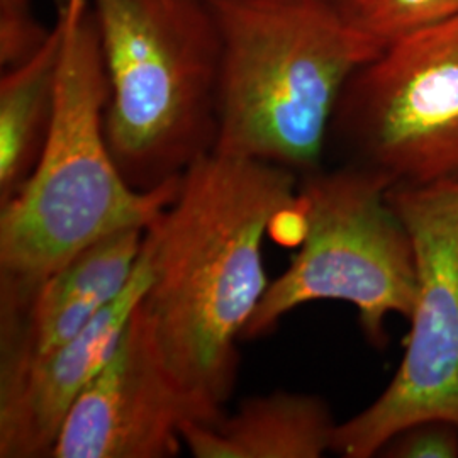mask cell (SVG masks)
I'll return each mask as SVG.
<instances>
[{
	"label": "cell",
	"instance_id": "15",
	"mask_svg": "<svg viewBox=\"0 0 458 458\" xmlns=\"http://www.w3.org/2000/svg\"><path fill=\"white\" fill-rule=\"evenodd\" d=\"M378 457L458 458V426L445 420H426L395 433Z\"/></svg>",
	"mask_w": 458,
	"mask_h": 458
},
{
	"label": "cell",
	"instance_id": "4",
	"mask_svg": "<svg viewBox=\"0 0 458 458\" xmlns=\"http://www.w3.org/2000/svg\"><path fill=\"white\" fill-rule=\"evenodd\" d=\"M109 81L106 138L148 192L213 153L221 34L209 0H89Z\"/></svg>",
	"mask_w": 458,
	"mask_h": 458
},
{
	"label": "cell",
	"instance_id": "1",
	"mask_svg": "<svg viewBox=\"0 0 458 458\" xmlns=\"http://www.w3.org/2000/svg\"><path fill=\"white\" fill-rule=\"evenodd\" d=\"M293 170L209 153L181 175L179 192L145 229L149 284L141 310L182 384L225 408L236 384L238 344L270 282L263 242L299 214Z\"/></svg>",
	"mask_w": 458,
	"mask_h": 458
},
{
	"label": "cell",
	"instance_id": "3",
	"mask_svg": "<svg viewBox=\"0 0 458 458\" xmlns=\"http://www.w3.org/2000/svg\"><path fill=\"white\" fill-rule=\"evenodd\" d=\"M64 51L47 147L31 177L0 204V289L48 277L83 248L124 229H147L179 192L181 177L132 189L106 138L109 81L89 0H62Z\"/></svg>",
	"mask_w": 458,
	"mask_h": 458
},
{
	"label": "cell",
	"instance_id": "8",
	"mask_svg": "<svg viewBox=\"0 0 458 458\" xmlns=\"http://www.w3.org/2000/svg\"><path fill=\"white\" fill-rule=\"evenodd\" d=\"M223 411L172 372L138 304L113 357L70 411L49 458L177 457L185 448L183 428Z\"/></svg>",
	"mask_w": 458,
	"mask_h": 458
},
{
	"label": "cell",
	"instance_id": "16",
	"mask_svg": "<svg viewBox=\"0 0 458 458\" xmlns=\"http://www.w3.org/2000/svg\"><path fill=\"white\" fill-rule=\"evenodd\" d=\"M336 2L353 17H357V14L361 11V7H363V4H365V0H336Z\"/></svg>",
	"mask_w": 458,
	"mask_h": 458
},
{
	"label": "cell",
	"instance_id": "9",
	"mask_svg": "<svg viewBox=\"0 0 458 458\" xmlns=\"http://www.w3.org/2000/svg\"><path fill=\"white\" fill-rule=\"evenodd\" d=\"M145 229L92 243L28 289H0V377L14 374L81 335L131 282Z\"/></svg>",
	"mask_w": 458,
	"mask_h": 458
},
{
	"label": "cell",
	"instance_id": "13",
	"mask_svg": "<svg viewBox=\"0 0 458 458\" xmlns=\"http://www.w3.org/2000/svg\"><path fill=\"white\" fill-rule=\"evenodd\" d=\"M458 14V0H365L355 17L377 48Z\"/></svg>",
	"mask_w": 458,
	"mask_h": 458
},
{
	"label": "cell",
	"instance_id": "6",
	"mask_svg": "<svg viewBox=\"0 0 458 458\" xmlns=\"http://www.w3.org/2000/svg\"><path fill=\"white\" fill-rule=\"evenodd\" d=\"M329 145L342 164L394 185L458 181V14L394 41L355 72Z\"/></svg>",
	"mask_w": 458,
	"mask_h": 458
},
{
	"label": "cell",
	"instance_id": "7",
	"mask_svg": "<svg viewBox=\"0 0 458 458\" xmlns=\"http://www.w3.org/2000/svg\"><path fill=\"white\" fill-rule=\"evenodd\" d=\"M410 231L418 291L403 360L376 401L338 423L331 452L377 457L395 433L426 420L458 426V181L393 185Z\"/></svg>",
	"mask_w": 458,
	"mask_h": 458
},
{
	"label": "cell",
	"instance_id": "11",
	"mask_svg": "<svg viewBox=\"0 0 458 458\" xmlns=\"http://www.w3.org/2000/svg\"><path fill=\"white\" fill-rule=\"evenodd\" d=\"M338 421L319 395L274 391L246 397L231 414L189 423L183 446L196 458H319Z\"/></svg>",
	"mask_w": 458,
	"mask_h": 458
},
{
	"label": "cell",
	"instance_id": "14",
	"mask_svg": "<svg viewBox=\"0 0 458 458\" xmlns=\"http://www.w3.org/2000/svg\"><path fill=\"white\" fill-rule=\"evenodd\" d=\"M51 28L34 14L33 0H0V66L9 68L45 45Z\"/></svg>",
	"mask_w": 458,
	"mask_h": 458
},
{
	"label": "cell",
	"instance_id": "2",
	"mask_svg": "<svg viewBox=\"0 0 458 458\" xmlns=\"http://www.w3.org/2000/svg\"><path fill=\"white\" fill-rule=\"evenodd\" d=\"M221 34L216 153L325 166L346 83L380 53L336 0H209Z\"/></svg>",
	"mask_w": 458,
	"mask_h": 458
},
{
	"label": "cell",
	"instance_id": "12",
	"mask_svg": "<svg viewBox=\"0 0 458 458\" xmlns=\"http://www.w3.org/2000/svg\"><path fill=\"white\" fill-rule=\"evenodd\" d=\"M64 26L56 17L45 45L0 77V204L31 177L47 147L58 92Z\"/></svg>",
	"mask_w": 458,
	"mask_h": 458
},
{
	"label": "cell",
	"instance_id": "5",
	"mask_svg": "<svg viewBox=\"0 0 458 458\" xmlns=\"http://www.w3.org/2000/svg\"><path fill=\"white\" fill-rule=\"evenodd\" d=\"M393 185L387 175L352 164L301 177V246L270 282L242 342L267 336L301 306L338 301L357 310L370 344H387V318L410 319L418 291L410 231L389 202Z\"/></svg>",
	"mask_w": 458,
	"mask_h": 458
},
{
	"label": "cell",
	"instance_id": "10",
	"mask_svg": "<svg viewBox=\"0 0 458 458\" xmlns=\"http://www.w3.org/2000/svg\"><path fill=\"white\" fill-rule=\"evenodd\" d=\"M149 277L141 250L128 287L81 335L0 377V457H51L70 411L113 357Z\"/></svg>",
	"mask_w": 458,
	"mask_h": 458
}]
</instances>
